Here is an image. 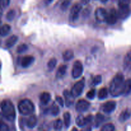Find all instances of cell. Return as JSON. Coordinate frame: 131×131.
<instances>
[{"instance_id":"obj_10","label":"cell","mask_w":131,"mask_h":131,"mask_svg":"<svg viewBox=\"0 0 131 131\" xmlns=\"http://www.w3.org/2000/svg\"><path fill=\"white\" fill-rule=\"evenodd\" d=\"M116 103L113 101H110L105 102L102 106V111L106 113H111L116 109Z\"/></svg>"},{"instance_id":"obj_33","label":"cell","mask_w":131,"mask_h":131,"mask_svg":"<svg viewBox=\"0 0 131 131\" xmlns=\"http://www.w3.org/2000/svg\"><path fill=\"white\" fill-rule=\"evenodd\" d=\"M70 4V0H64L60 5V8L63 11H65Z\"/></svg>"},{"instance_id":"obj_2","label":"cell","mask_w":131,"mask_h":131,"mask_svg":"<svg viewBox=\"0 0 131 131\" xmlns=\"http://www.w3.org/2000/svg\"><path fill=\"white\" fill-rule=\"evenodd\" d=\"M1 115L8 122H14L16 117L15 107L10 100H3L1 104Z\"/></svg>"},{"instance_id":"obj_21","label":"cell","mask_w":131,"mask_h":131,"mask_svg":"<svg viewBox=\"0 0 131 131\" xmlns=\"http://www.w3.org/2000/svg\"><path fill=\"white\" fill-rule=\"evenodd\" d=\"M131 92V79H129L125 81L124 87L123 95H127Z\"/></svg>"},{"instance_id":"obj_32","label":"cell","mask_w":131,"mask_h":131,"mask_svg":"<svg viewBox=\"0 0 131 131\" xmlns=\"http://www.w3.org/2000/svg\"><path fill=\"white\" fill-rule=\"evenodd\" d=\"M15 15V12L14 10H10L7 12L6 15V18L8 20L11 21L14 19Z\"/></svg>"},{"instance_id":"obj_31","label":"cell","mask_w":131,"mask_h":131,"mask_svg":"<svg viewBox=\"0 0 131 131\" xmlns=\"http://www.w3.org/2000/svg\"><path fill=\"white\" fill-rule=\"evenodd\" d=\"M115 129V125L113 124H107L101 128V130L102 131H113Z\"/></svg>"},{"instance_id":"obj_35","label":"cell","mask_w":131,"mask_h":131,"mask_svg":"<svg viewBox=\"0 0 131 131\" xmlns=\"http://www.w3.org/2000/svg\"><path fill=\"white\" fill-rule=\"evenodd\" d=\"M95 90L94 89H92L86 93V97L88 99L92 100L95 98Z\"/></svg>"},{"instance_id":"obj_15","label":"cell","mask_w":131,"mask_h":131,"mask_svg":"<svg viewBox=\"0 0 131 131\" xmlns=\"http://www.w3.org/2000/svg\"><path fill=\"white\" fill-rule=\"evenodd\" d=\"M124 68L128 71L131 70V51H129L124 58Z\"/></svg>"},{"instance_id":"obj_27","label":"cell","mask_w":131,"mask_h":131,"mask_svg":"<svg viewBox=\"0 0 131 131\" xmlns=\"http://www.w3.org/2000/svg\"><path fill=\"white\" fill-rule=\"evenodd\" d=\"M57 64V60L56 58H52L47 63V69L49 71H52Z\"/></svg>"},{"instance_id":"obj_23","label":"cell","mask_w":131,"mask_h":131,"mask_svg":"<svg viewBox=\"0 0 131 131\" xmlns=\"http://www.w3.org/2000/svg\"><path fill=\"white\" fill-rule=\"evenodd\" d=\"M94 125L96 127H98L101 125L102 122L104 121V116L101 113H98L96 115L95 118L94 119Z\"/></svg>"},{"instance_id":"obj_41","label":"cell","mask_w":131,"mask_h":131,"mask_svg":"<svg viewBox=\"0 0 131 131\" xmlns=\"http://www.w3.org/2000/svg\"><path fill=\"white\" fill-rule=\"evenodd\" d=\"M52 1V0H45V3L46 4L48 5V4H50Z\"/></svg>"},{"instance_id":"obj_7","label":"cell","mask_w":131,"mask_h":131,"mask_svg":"<svg viewBox=\"0 0 131 131\" xmlns=\"http://www.w3.org/2000/svg\"><path fill=\"white\" fill-rule=\"evenodd\" d=\"M82 5L80 3H77L73 5L70 10V19L72 21H74L75 20L78 19L79 17V13L82 10Z\"/></svg>"},{"instance_id":"obj_5","label":"cell","mask_w":131,"mask_h":131,"mask_svg":"<svg viewBox=\"0 0 131 131\" xmlns=\"http://www.w3.org/2000/svg\"><path fill=\"white\" fill-rule=\"evenodd\" d=\"M83 66L82 63L79 60H77L74 63L72 70V75L73 78L77 79L79 78L83 74Z\"/></svg>"},{"instance_id":"obj_36","label":"cell","mask_w":131,"mask_h":131,"mask_svg":"<svg viewBox=\"0 0 131 131\" xmlns=\"http://www.w3.org/2000/svg\"><path fill=\"white\" fill-rule=\"evenodd\" d=\"M130 0H118L119 7L122 6H129Z\"/></svg>"},{"instance_id":"obj_39","label":"cell","mask_w":131,"mask_h":131,"mask_svg":"<svg viewBox=\"0 0 131 131\" xmlns=\"http://www.w3.org/2000/svg\"><path fill=\"white\" fill-rule=\"evenodd\" d=\"M56 101L58 102V103L61 106V107H63V106H64V102L61 97H60V96H56Z\"/></svg>"},{"instance_id":"obj_3","label":"cell","mask_w":131,"mask_h":131,"mask_svg":"<svg viewBox=\"0 0 131 131\" xmlns=\"http://www.w3.org/2000/svg\"><path fill=\"white\" fill-rule=\"evenodd\" d=\"M18 110L23 115H31L35 111V106L31 101L28 99H23L18 104Z\"/></svg>"},{"instance_id":"obj_26","label":"cell","mask_w":131,"mask_h":131,"mask_svg":"<svg viewBox=\"0 0 131 131\" xmlns=\"http://www.w3.org/2000/svg\"><path fill=\"white\" fill-rule=\"evenodd\" d=\"M63 120L65 127L69 128L70 125V120H71V116L69 112H65L63 114Z\"/></svg>"},{"instance_id":"obj_30","label":"cell","mask_w":131,"mask_h":131,"mask_svg":"<svg viewBox=\"0 0 131 131\" xmlns=\"http://www.w3.org/2000/svg\"><path fill=\"white\" fill-rule=\"evenodd\" d=\"M28 49V46H27L25 43H23V44L20 45L17 47V52L19 54L24 53L26 51H27V50Z\"/></svg>"},{"instance_id":"obj_25","label":"cell","mask_w":131,"mask_h":131,"mask_svg":"<svg viewBox=\"0 0 131 131\" xmlns=\"http://www.w3.org/2000/svg\"><path fill=\"white\" fill-rule=\"evenodd\" d=\"M11 30V26L9 24H4L1 28V37H5L7 35Z\"/></svg>"},{"instance_id":"obj_12","label":"cell","mask_w":131,"mask_h":131,"mask_svg":"<svg viewBox=\"0 0 131 131\" xmlns=\"http://www.w3.org/2000/svg\"><path fill=\"white\" fill-rule=\"evenodd\" d=\"M63 95L64 98H65V104L67 107H70V106L74 104V99H75V97L72 95L71 92H69L67 90H65L63 92Z\"/></svg>"},{"instance_id":"obj_13","label":"cell","mask_w":131,"mask_h":131,"mask_svg":"<svg viewBox=\"0 0 131 131\" xmlns=\"http://www.w3.org/2000/svg\"><path fill=\"white\" fill-rule=\"evenodd\" d=\"M118 12V18L122 19H124L129 15L130 13V9L129 6H122L119 7V10Z\"/></svg>"},{"instance_id":"obj_8","label":"cell","mask_w":131,"mask_h":131,"mask_svg":"<svg viewBox=\"0 0 131 131\" xmlns=\"http://www.w3.org/2000/svg\"><path fill=\"white\" fill-rule=\"evenodd\" d=\"M107 14V11L104 8H99L95 10V16L96 20L99 22V23L106 22Z\"/></svg>"},{"instance_id":"obj_4","label":"cell","mask_w":131,"mask_h":131,"mask_svg":"<svg viewBox=\"0 0 131 131\" xmlns=\"http://www.w3.org/2000/svg\"><path fill=\"white\" fill-rule=\"evenodd\" d=\"M84 84H85V81L83 78V79L75 83L73 86L70 92L75 98L79 97L82 94L84 88Z\"/></svg>"},{"instance_id":"obj_16","label":"cell","mask_w":131,"mask_h":131,"mask_svg":"<svg viewBox=\"0 0 131 131\" xmlns=\"http://www.w3.org/2000/svg\"><path fill=\"white\" fill-rule=\"evenodd\" d=\"M37 124V118L35 115L29 116L26 121V125L29 129H33Z\"/></svg>"},{"instance_id":"obj_40","label":"cell","mask_w":131,"mask_h":131,"mask_svg":"<svg viewBox=\"0 0 131 131\" xmlns=\"http://www.w3.org/2000/svg\"><path fill=\"white\" fill-rule=\"evenodd\" d=\"M90 1V0H81V2L82 3L84 4V5H86V4L88 3Z\"/></svg>"},{"instance_id":"obj_11","label":"cell","mask_w":131,"mask_h":131,"mask_svg":"<svg viewBox=\"0 0 131 131\" xmlns=\"http://www.w3.org/2000/svg\"><path fill=\"white\" fill-rule=\"evenodd\" d=\"M35 61V58L32 56H25L23 57L20 60V65L23 68H27L31 66Z\"/></svg>"},{"instance_id":"obj_38","label":"cell","mask_w":131,"mask_h":131,"mask_svg":"<svg viewBox=\"0 0 131 131\" xmlns=\"http://www.w3.org/2000/svg\"><path fill=\"white\" fill-rule=\"evenodd\" d=\"M0 129L1 131H8L9 130V128L8 127V125L6 124H5V123L1 122V125H0Z\"/></svg>"},{"instance_id":"obj_34","label":"cell","mask_w":131,"mask_h":131,"mask_svg":"<svg viewBox=\"0 0 131 131\" xmlns=\"http://www.w3.org/2000/svg\"><path fill=\"white\" fill-rule=\"evenodd\" d=\"M102 82V76L101 75H96L94 78L93 79V81H92V84L93 86H97L101 84Z\"/></svg>"},{"instance_id":"obj_18","label":"cell","mask_w":131,"mask_h":131,"mask_svg":"<svg viewBox=\"0 0 131 131\" xmlns=\"http://www.w3.org/2000/svg\"><path fill=\"white\" fill-rule=\"evenodd\" d=\"M51 94L48 92H43L40 96V101L43 105H47L51 100Z\"/></svg>"},{"instance_id":"obj_6","label":"cell","mask_w":131,"mask_h":131,"mask_svg":"<svg viewBox=\"0 0 131 131\" xmlns=\"http://www.w3.org/2000/svg\"><path fill=\"white\" fill-rule=\"evenodd\" d=\"M118 18V12L116 10L115 8H111L107 12L106 22L110 25H113L116 24L117 22Z\"/></svg>"},{"instance_id":"obj_37","label":"cell","mask_w":131,"mask_h":131,"mask_svg":"<svg viewBox=\"0 0 131 131\" xmlns=\"http://www.w3.org/2000/svg\"><path fill=\"white\" fill-rule=\"evenodd\" d=\"M1 8H5L8 7L10 4V0H1Z\"/></svg>"},{"instance_id":"obj_14","label":"cell","mask_w":131,"mask_h":131,"mask_svg":"<svg viewBox=\"0 0 131 131\" xmlns=\"http://www.w3.org/2000/svg\"><path fill=\"white\" fill-rule=\"evenodd\" d=\"M131 116V110L130 109H125L120 113L118 120L120 122H125V121L130 118Z\"/></svg>"},{"instance_id":"obj_29","label":"cell","mask_w":131,"mask_h":131,"mask_svg":"<svg viewBox=\"0 0 131 131\" xmlns=\"http://www.w3.org/2000/svg\"><path fill=\"white\" fill-rule=\"evenodd\" d=\"M53 127L54 130H61L63 127V123L60 119H58V120H55L53 123Z\"/></svg>"},{"instance_id":"obj_24","label":"cell","mask_w":131,"mask_h":131,"mask_svg":"<svg viewBox=\"0 0 131 131\" xmlns=\"http://www.w3.org/2000/svg\"><path fill=\"white\" fill-rule=\"evenodd\" d=\"M108 96V91L106 88H102L100 89L98 92V98L101 100L106 99Z\"/></svg>"},{"instance_id":"obj_19","label":"cell","mask_w":131,"mask_h":131,"mask_svg":"<svg viewBox=\"0 0 131 131\" xmlns=\"http://www.w3.org/2000/svg\"><path fill=\"white\" fill-rule=\"evenodd\" d=\"M18 40V37L16 35H12L9 37L5 42V46L7 48H10L15 44Z\"/></svg>"},{"instance_id":"obj_28","label":"cell","mask_w":131,"mask_h":131,"mask_svg":"<svg viewBox=\"0 0 131 131\" xmlns=\"http://www.w3.org/2000/svg\"><path fill=\"white\" fill-rule=\"evenodd\" d=\"M51 115L54 116H57L59 114V113H60V109H59V107L55 102H53V103H52V106H51Z\"/></svg>"},{"instance_id":"obj_17","label":"cell","mask_w":131,"mask_h":131,"mask_svg":"<svg viewBox=\"0 0 131 131\" xmlns=\"http://www.w3.org/2000/svg\"><path fill=\"white\" fill-rule=\"evenodd\" d=\"M75 123H76L77 125L79 127H83L85 126L86 124H88V121H87V118L84 117L83 115H79V116L77 117L76 120H75Z\"/></svg>"},{"instance_id":"obj_1","label":"cell","mask_w":131,"mask_h":131,"mask_svg":"<svg viewBox=\"0 0 131 131\" xmlns=\"http://www.w3.org/2000/svg\"><path fill=\"white\" fill-rule=\"evenodd\" d=\"M125 78L122 73H118L113 78L110 86V92L112 97H117L123 95Z\"/></svg>"},{"instance_id":"obj_22","label":"cell","mask_w":131,"mask_h":131,"mask_svg":"<svg viewBox=\"0 0 131 131\" xmlns=\"http://www.w3.org/2000/svg\"><path fill=\"white\" fill-rule=\"evenodd\" d=\"M62 56L64 61H70V60H72L74 58V52H73V51H72L70 49L66 50V51L63 52Z\"/></svg>"},{"instance_id":"obj_42","label":"cell","mask_w":131,"mask_h":131,"mask_svg":"<svg viewBox=\"0 0 131 131\" xmlns=\"http://www.w3.org/2000/svg\"><path fill=\"white\" fill-rule=\"evenodd\" d=\"M107 1H108V0H101V2H102V3H106V2H107Z\"/></svg>"},{"instance_id":"obj_20","label":"cell","mask_w":131,"mask_h":131,"mask_svg":"<svg viewBox=\"0 0 131 131\" xmlns=\"http://www.w3.org/2000/svg\"><path fill=\"white\" fill-rule=\"evenodd\" d=\"M67 70V66L66 65H62L59 67L56 74V78L58 79L62 78L65 75V74H66Z\"/></svg>"},{"instance_id":"obj_9","label":"cell","mask_w":131,"mask_h":131,"mask_svg":"<svg viewBox=\"0 0 131 131\" xmlns=\"http://www.w3.org/2000/svg\"><path fill=\"white\" fill-rule=\"evenodd\" d=\"M90 106V104L89 102L84 99L79 100L75 105V110L79 113L85 112L89 109Z\"/></svg>"}]
</instances>
